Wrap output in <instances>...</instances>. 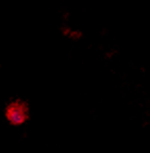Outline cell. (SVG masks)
<instances>
[{"instance_id":"1","label":"cell","mask_w":150,"mask_h":153,"mask_svg":"<svg viewBox=\"0 0 150 153\" xmlns=\"http://www.w3.org/2000/svg\"><path fill=\"white\" fill-rule=\"evenodd\" d=\"M27 111L20 105H12L7 111V117L13 125H21L27 120Z\"/></svg>"}]
</instances>
